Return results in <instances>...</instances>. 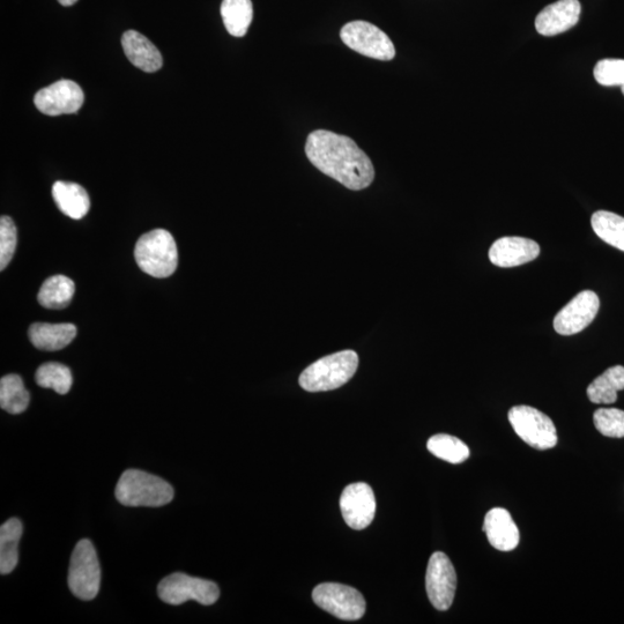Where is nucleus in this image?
Masks as SVG:
<instances>
[{"instance_id": "6ab92c4d", "label": "nucleus", "mask_w": 624, "mask_h": 624, "mask_svg": "<svg viewBox=\"0 0 624 624\" xmlns=\"http://www.w3.org/2000/svg\"><path fill=\"white\" fill-rule=\"evenodd\" d=\"M52 197L59 210L74 220L83 219L91 207L87 191L77 183L56 182L52 187Z\"/></svg>"}, {"instance_id": "4468645a", "label": "nucleus", "mask_w": 624, "mask_h": 624, "mask_svg": "<svg viewBox=\"0 0 624 624\" xmlns=\"http://www.w3.org/2000/svg\"><path fill=\"white\" fill-rule=\"evenodd\" d=\"M540 255V247L536 241L525 237H502L489 250V259L499 267H516L532 262Z\"/></svg>"}, {"instance_id": "f257e3e1", "label": "nucleus", "mask_w": 624, "mask_h": 624, "mask_svg": "<svg viewBox=\"0 0 624 624\" xmlns=\"http://www.w3.org/2000/svg\"><path fill=\"white\" fill-rule=\"evenodd\" d=\"M306 154L312 165L349 190L366 189L374 181L373 163L351 138L314 131L308 137Z\"/></svg>"}, {"instance_id": "a211bd4d", "label": "nucleus", "mask_w": 624, "mask_h": 624, "mask_svg": "<svg viewBox=\"0 0 624 624\" xmlns=\"http://www.w3.org/2000/svg\"><path fill=\"white\" fill-rule=\"evenodd\" d=\"M77 332V326L70 323H35L29 328V339L37 349L55 352L69 346Z\"/></svg>"}, {"instance_id": "1a4fd4ad", "label": "nucleus", "mask_w": 624, "mask_h": 624, "mask_svg": "<svg viewBox=\"0 0 624 624\" xmlns=\"http://www.w3.org/2000/svg\"><path fill=\"white\" fill-rule=\"evenodd\" d=\"M312 599L325 612L345 621L360 620L367 609L366 600L358 590L338 583L318 585Z\"/></svg>"}, {"instance_id": "39448f33", "label": "nucleus", "mask_w": 624, "mask_h": 624, "mask_svg": "<svg viewBox=\"0 0 624 624\" xmlns=\"http://www.w3.org/2000/svg\"><path fill=\"white\" fill-rule=\"evenodd\" d=\"M68 584L77 598L91 601L98 596L101 568L91 540H80L71 556Z\"/></svg>"}, {"instance_id": "423d86ee", "label": "nucleus", "mask_w": 624, "mask_h": 624, "mask_svg": "<svg viewBox=\"0 0 624 624\" xmlns=\"http://www.w3.org/2000/svg\"><path fill=\"white\" fill-rule=\"evenodd\" d=\"M159 598L163 603L178 606L195 600L200 605L211 606L220 597L219 586L207 579L191 577L175 572L163 578L158 586Z\"/></svg>"}, {"instance_id": "20e7f679", "label": "nucleus", "mask_w": 624, "mask_h": 624, "mask_svg": "<svg viewBox=\"0 0 624 624\" xmlns=\"http://www.w3.org/2000/svg\"><path fill=\"white\" fill-rule=\"evenodd\" d=\"M135 257L141 270L154 278H168L178 265L177 245L165 229H154L140 237Z\"/></svg>"}, {"instance_id": "9b49d317", "label": "nucleus", "mask_w": 624, "mask_h": 624, "mask_svg": "<svg viewBox=\"0 0 624 624\" xmlns=\"http://www.w3.org/2000/svg\"><path fill=\"white\" fill-rule=\"evenodd\" d=\"M83 89L72 80L62 79L37 92L34 103L42 114L61 116L76 114L83 107Z\"/></svg>"}, {"instance_id": "ddd939ff", "label": "nucleus", "mask_w": 624, "mask_h": 624, "mask_svg": "<svg viewBox=\"0 0 624 624\" xmlns=\"http://www.w3.org/2000/svg\"><path fill=\"white\" fill-rule=\"evenodd\" d=\"M600 308L599 297L591 291L579 293L554 318V329L562 336L582 332L594 321Z\"/></svg>"}, {"instance_id": "0eeeda50", "label": "nucleus", "mask_w": 624, "mask_h": 624, "mask_svg": "<svg viewBox=\"0 0 624 624\" xmlns=\"http://www.w3.org/2000/svg\"><path fill=\"white\" fill-rule=\"evenodd\" d=\"M509 421L516 434L530 447L548 450L556 447L557 432L549 416L531 406H515L509 412Z\"/></svg>"}, {"instance_id": "aec40b11", "label": "nucleus", "mask_w": 624, "mask_h": 624, "mask_svg": "<svg viewBox=\"0 0 624 624\" xmlns=\"http://www.w3.org/2000/svg\"><path fill=\"white\" fill-rule=\"evenodd\" d=\"M24 527L18 518H11L0 527V574L9 575L19 562V541Z\"/></svg>"}, {"instance_id": "cd10ccee", "label": "nucleus", "mask_w": 624, "mask_h": 624, "mask_svg": "<svg viewBox=\"0 0 624 624\" xmlns=\"http://www.w3.org/2000/svg\"><path fill=\"white\" fill-rule=\"evenodd\" d=\"M594 426L606 437H624V411L618 408H600L593 415Z\"/></svg>"}, {"instance_id": "5701e85b", "label": "nucleus", "mask_w": 624, "mask_h": 624, "mask_svg": "<svg viewBox=\"0 0 624 624\" xmlns=\"http://www.w3.org/2000/svg\"><path fill=\"white\" fill-rule=\"evenodd\" d=\"M76 291L73 280L65 276H54L42 285L39 292V302L47 309H64L70 306Z\"/></svg>"}, {"instance_id": "bb28decb", "label": "nucleus", "mask_w": 624, "mask_h": 624, "mask_svg": "<svg viewBox=\"0 0 624 624\" xmlns=\"http://www.w3.org/2000/svg\"><path fill=\"white\" fill-rule=\"evenodd\" d=\"M427 448L437 458L451 464L464 463L471 452L459 438L447 434H438L429 438Z\"/></svg>"}, {"instance_id": "b1692460", "label": "nucleus", "mask_w": 624, "mask_h": 624, "mask_svg": "<svg viewBox=\"0 0 624 624\" xmlns=\"http://www.w3.org/2000/svg\"><path fill=\"white\" fill-rule=\"evenodd\" d=\"M31 395L19 375H6L0 380V407L10 414H21L27 410Z\"/></svg>"}, {"instance_id": "2eb2a0df", "label": "nucleus", "mask_w": 624, "mask_h": 624, "mask_svg": "<svg viewBox=\"0 0 624 624\" xmlns=\"http://www.w3.org/2000/svg\"><path fill=\"white\" fill-rule=\"evenodd\" d=\"M582 6L578 0H559L539 13L536 28L540 35L555 36L566 33L577 25Z\"/></svg>"}, {"instance_id": "7c9ffc66", "label": "nucleus", "mask_w": 624, "mask_h": 624, "mask_svg": "<svg viewBox=\"0 0 624 624\" xmlns=\"http://www.w3.org/2000/svg\"><path fill=\"white\" fill-rule=\"evenodd\" d=\"M78 0H58V3L63 6H72L76 4Z\"/></svg>"}, {"instance_id": "4be33fe9", "label": "nucleus", "mask_w": 624, "mask_h": 624, "mask_svg": "<svg viewBox=\"0 0 624 624\" xmlns=\"http://www.w3.org/2000/svg\"><path fill=\"white\" fill-rule=\"evenodd\" d=\"M220 11L230 35L242 37L248 33L252 18H254L251 0H224Z\"/></svg>"}, {"instance_id": "f8f14e48", "label": "nucleus", "mask_w": 624, "mask_h": 624, "mask_svg": "<svg viewBox=\"0 0 624 624\" xmlns=\"http://www.w3.org/2000/svg\"><path fill=\"white\" fill-rule=\"evenodd\" d=\"M376 505L374 490L364 482L347 486L341 494V514L353 530H364L373 523Z\"/></svg>"}, {"instance_id": "f3484780", "label": "nucleus", "mask_w": 624, "mask_h": 624, "mask_svg": "<svg viewBox=\"0 0 624 624\" xmlns=\"http://www.w3.org/2000/svg\"><path fill=\"white\" fill-rule=\"evenodd\" d=\"M122 46L129 61L141 71L153 73L162 68L163 61L159 49L143 34L136 31L125 32Z\"/></svg>"}, {"instance_id": "9d476101", "label": "nucleus", "mask_w": 624, "mask_h": 624, "mask_svg": "<svg viewBox=\"0 0 624 624\" xmlns=\"http://www.w3.org/2000/svg\"><path fill=\"white\" fill-rule=\"evenodd\" d=\"M426 589L430 603L438 611H448L455 599L457 574L449 557L442 552L430 556Z\"/></svg>"}, {"instance_id": "dca6fc26", "label": "nucleus", "mask_w": 624, "mask_h": 624, "mask_svg": "<svg viewBox=\"0 0 624 624\" xmlns=\"http://www.w3.org/2000/svg\"><path fill=\"white\" fill-rule=\"evenodd\" d=\"M484 531L494 548L501 552H511L519 544V530L510 512L494 508L485 517Z\"/></svg>"}, {"instance_id": "7ed1b4c3", "label": "nucleus", "mask_w": 624, "mask_h": 624, "mask_svg": "<svg viewBox=\"0 0 624 624\" xmlns=\"http://www.w3.org/2000/svg\"><path fill=\"white\" fill-rule=\"evenodd\" d=\"M359 356L354 351H343L312 363L300 376L302 389L325 392L341 388L355 375Z\"/></svg>"}, {"instance_id": "a878e982", "label": "nucleus", "mask_w": 624, "mask_h": 624, "mask_svg": "<svg viewBox=\"0 0 624 624\" xmlns=\"http://www.w3.org/2000/svg\"><path fill=\"white\" fill-rule=\"evenodd\" d=\"M37 385L44 389H52L58 395H66L72 388L73 377L69 367L62 363H44L35 374Z\"/></svg>"}, {"instance_id": "412c9836", "label": "nucleus", "mask_w": 624, "mask_h": 624, "mask_svg": "<svg viewBox=\"0 0 624 624\" xmlns=\"http://www.w3.org/2000/svg\"><path fill=\"white\" fill-rule=\"evenodd\" d=\"M624 390V367L615 366L605 371L588 388L593 404L611 405L618 400V392Z\"/></svg>"}, {"instance_id": "6e6552de", "label": "nucleus", "mask_w": 624, "mask_h": 624, "mask_svg": "<svg viewBox=\"0 0 624 624\" xmlns=\"http://www.w3.org/2000/svg\"><path fill=\"white\" fill-rule=\"evenodd\" d=\"M340 37L348 48L363 56L378 61H392L396 56V48L390 37L370 22H348L341 29Z\"/></svg>"}, {"instance_id": "393cba45", "label": "nucleus", "mask_w": 624, "mask_h": 624, "mask_svg": "<svg viewBox=\"0 0 624 624\" xmlns=\"http://www.w3.org/2000/svg\"><path fill=\"white\" fill-rule=\"evenodd\" d=\"M591 225L601 240L624 251V218L620 215L598 211L592 215Z\"/></svg>"}, {"instance_id": "c756f323", "label": "nucleus", "mask_w": 624, "mask_h": 624, "mask_svg": "<svg viewBox=\"0 0 624 624\" xmlns=\"http://www.w3.org/2000/svg\"><path fill=\"white\" fill-rule=\"evenodd\" d=\"M17 248V227L10 217L0 219V270L10 264Z\"/></svg>"}, {"instance_id": "f03ea898", "label": "nucleus", "mask_w": 624, "mask_h": 624, "mask_svg": "<svg viewBox=\"0 0 624 624\" xmlns=\"http://www.w3.org/2000/svg\"><path fill=\"white\" fill-rule=\"evenodd\" d=\"M115 496L125 507L159 508L173 501L174 488L156 475L128 470L118 480Z\"/></svg>"}, {"instance_id": "c85d7f7f", "label": "nucleus", "mask_w": 624, "mask_h": 624, "mask_svg": "<svg viewBox=\"0 0 624 624\" xmlns=\"http://www.w3.org/2000/svg\"><path fill=\"white\" fill-rule=\"evenodd\" d=\"M593 74L601 86H621L624 95V59H603L598 62Z\"/></svg>"}]
</instances>
